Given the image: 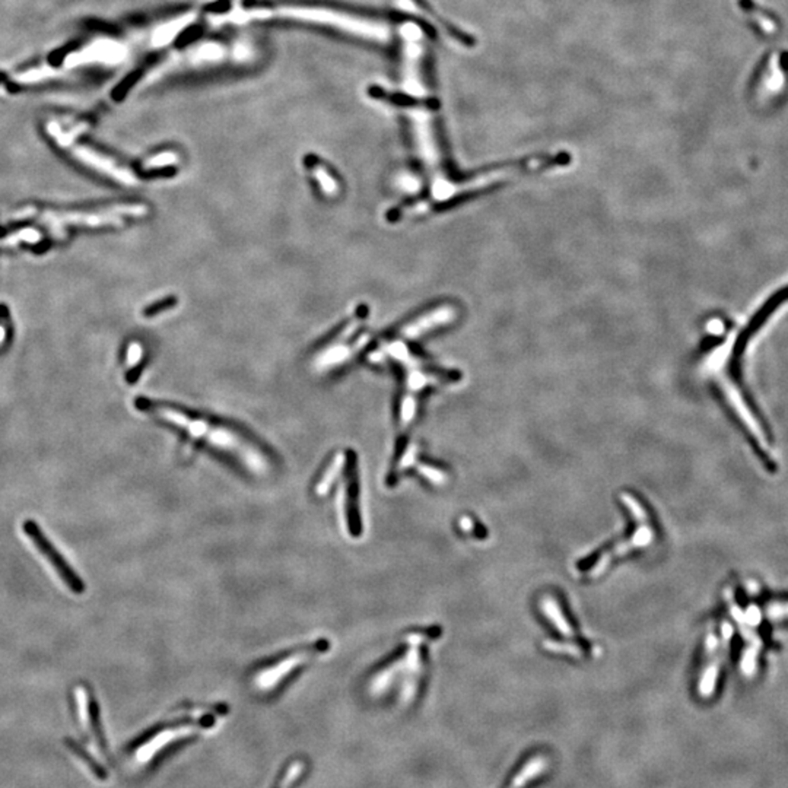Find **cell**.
Masks as SVG:
<instances>
[{
	"label": "cell",
	"instance_id": "8992f818",
	"mask_svg": "<svg viewBox=\"0 0 788 788\" xmlns=\"http://www.w3.org/2000/svg\"><path fill=\"white\" fill-rule=\"evenodd\" d=\"M227 714L225 705H200L195 708H185L176 713L174 718L166 725L155 730L151 738L136 746L133 752V764L136 767L148 765L153 757L168 746L195 738L202 730L210 728L218 718Z\"/></svg>",
	"mask_w": 788,
	"mask_h": 788
},
{
	"label": "cell",
	"instance_id": "7c38bea8",
	"mask_svg": "<svg viewBox=\"0 0 788 788\" xmlns=\"http://www.w3.org/2000/svg\"><path fill=\"white\" fill-rule=\"evenodd\" d=\"M457 317V310L453 306H438L422 315L414 318L399 330V338L404 340L418 339L432 330L440 329L443 325L451 324Z\"/></svg>",
	"mask_w": 788,
	"mask_h": 788
},
{
	"label": "cell",
	"instance_id": "2e32d148",
	"mask_svg": "<svg viewBox=\"0 0 788 788\" xmlns=\"http://www.w3.org/2000/svg\"><path fill=\"white\" fill-rule=\"evenodd\" d=\"M308 168L313 173V177L317 180L320 190L323 192L324 196L328 198H336L340 193V185L339 183L335 180V177L328 171L321 162L311 159L308 161Z\"/></svg>",
	"mask_w": 788,
	"mask_h": 788
},
{
	"label": "cell",
	"instance_id": "d6986e66",
	"mask_svg": "<svg viewBox=\"0 0 788 788\" xmlns=\"http://www.w3.org/2000/svg\"><path fill=\"white\" fill-rule=\"evenodd\" d=\"M40 238H41V235H40V234H38V232H37V231H34V230H31V228H28V230H23V231H19V232H18V234H16V235H14V237H12V235H11V237H8V238H5V239H4V241H2V244H4V246H14V244H16V242H18V241H26V242H36V241H38V239H40Z\"/></svg>",
	"mask_w": 788,
	"mask_h": 788
},
{
	"label": "cell",
	"instance_id": "4fadbf2b",
	"mask_svg": "<svg viewBox=\"0 0 788 788\" xmlns=\"http://www.w3.org/2000/svg\"><path fill=\"white\" fill-rule=\"evenodd\" d=\"M733 630L728 623H724L721 628V639L718 641L714 635L708 641V662H706L705 670L702 673V681L699 684V693L702 696H711L716 689V684L718 679L720 664L723 662L724 645L728 644Z\"/></svg>",
	"mask_w": 788,
	"mask_h": 788
},
{
	"label": "cell",
	"instance_id": "5bb4252c",
	"mask_svg": "<svg viewBox=\"0 0 788 788\" xmlns=\"http://www.w3.org/2000/svg\"><path fill=\"white\" fill-rule=\"evenodd\" d=\"M731 612L735 615V617L739 620L740 623V628H742V634L747 641V648L745 649L743 653V659H742V670L745 674L750 676L753 674L755 669H756V659L759 654V648H760V638L755 634V631L750 628L752 625L746 620L743 612L739 609L738 605H735L731 602Z\"/></svg>",
	"mask_w": 788,
	"mask_h": 788
},
{
	"label": "cell",
	"instance_id": "277c9868",
	"mask_svg": "<svg viewBox=\"0 0 788 788\" xmlns=\"http://www.w3.org/2000/svg\"><path fill=\"white\" fill-rule=\"evenodd\" d=\"M425 632H411L384 664L371 671L365 691L371 699L394 698L401 705H411L416 698L423 674Z\"/></svg>",
	"mask_w": 788,
	"mask_h": 788
},
{
	"label": "cell",
	"instance_id": "5b68a950",
	"mask_svg": "<svg viewBox=\"0 0 788 788\" xmlns=\"http://www.w3.org/2000/svg\"><path fill=\"white\" fill-rule=\"evenodd\" d=\"M386 357H390L399 362L404 369V393L400 400L399 423L403 429H407L415 421L419 394L428 387L455 382L457 372L441 371L429 367L422 358L415 355L411 347L406 345V340L400 338L371 353L369 361L377 362Z\"/></svg>",
	"mask_w": 788,
	"mask_h": 788
},
{
	"label": "cell",
	"instance_id": "6da1fadb",
	"mask_svg": "<svg viewBox=\"0 0 788 788\" xmlns=\"http://www.w3.org/2000/svg\"><path fill=\"white\" fill-rule=\"evenodd\" d=\"M788 306V284L781 285L760 303L742 323L725 330L724 336L705 353L701 372L718 389L725 403L740 423L750 433L757 447L767 454L771 451L767 432L753 412L743 390L742 374L745 357L753 339L775 314Z\"/></svg>",
	"mask_w": 788,
	"mask_h": 788
},
{
	"label": "cell",
	"instance_id": "7402d4cb",
	"mask_svg": "<svg viewBox=\"0 0 788 788\" xmlns=\"http://www.w3.org/2000/svg\"><path fill=\"white\" fill-rule=\"evenodd\" d=\"M174 303H176V301H174V298H170V300L161 301V303H158L156 306H151L149 308H146V310H145V315H153V314H158L159 311H164V310H167V308L173 307V306H174Z\"/></svg>",
	"mask_w": 788,
	"mask_h": 788
},
{
	"label": "cell",
	"instance_id": "44dd1931",
	"mask_svg": "<svg viewBox=\"0 0 788 788\" xmlns=\"http://www.w3.org/2000/svg\"><path fill=\"white\" fill-rule=\"evenodd\" d=\"M142 355H144L142 345L139 342H131L130 346L127 347V367L134 368L141 362Z\"/></svg>",
	"mask_w": 788,
	"mask_h": 788
},
{
	"label": "cell",
	"instance_id": "ffe728a7",
	"mask_svg": "<svg viewBox=\"0 0 788 788\" xmlns=\"http://www.w3.org/2000/svg\"><path fill=\"white\" fill-rule=\"evenodd\" d=\"M765 615L770 620H782L788 619V602H774L770 603L765 609Z\"/></svg>",
	"mask_w": 788,
	"mask_h": 788
},
{
	"label": "cell",
	"instance_id": "9c48e42d",
	"mask_svg": "<svg viewBox=\"0 0 788 788\" xmlns=\"http://www.w3.org/2000/svg\"><path fill=\"white\" fill-rule=\"evenodd\" d=\"M365 315H367V308L361 307L360 311L355 314V317H353L345 325V328L338 333V336L317 353V355L313 360V368L317 372L330 371V369L345 364L346 361L352 360L353 357L357 355V353H360L367 346V343L369 342L368 335L361 336L355 342L347 343L350 340V338L355 335V332L358 330L361 323L365 320Z\"/></svg>",
	"mask_w": 788,
	"mask_h": 788
},
{
	"label": "cell",
	"instance_id": "ac0fdd59",
	"mask_svg": "<svg viewBox=\"0 0 788 788\" xmlns=\"http://www.w3.org/2000/svg\"><path fill=\"white\" fill-rule=\"evenodd\" d=\"M178 161H180V158H178V155H177L176 152H171V151H170V152H162V153H158V155L149 158V159L145 162L144 168H145V170L166 168V167L177 166V164H178Z\"/></svg>",
	"mask_w": 788,
	"mask_h": 788
},
{
	"label": "cell",
	"instance_id": "7a4b0ae2",
	"mask_svg": "<svg viewBox=\"0 0 788 788\" xmlns=\"http://www.w3.org/2000/svg\"><path fill=\"white\" fill-rule=\"evenodd\" d=\"M136 406L183 431L192 441L220 453L232 461L241 472L252 477H267L276 469L274 455L252 437L232 426L190 415L177 407L152 403L145 399L136 401Z\"/></svg>",
	"mask_w": 788,
	"mask_h": 788
},
{
	"label": "cell",
	"instance_id": "e0dca14e",
	"mask_svg": "<svg viewBox=\"0 0 788 788\" xmlns=\"http://www.w3.org/2000/svg\"><path fill=\"white\" fill-rule=\"evenodd\" d=\"M307 772V765L304 760L296 759L285 770L284 775L276 781L271 788H292Z\"/></svg>",
	"mask_w": 788,
	"mask_h": 788
},
{
	"label": "cell",
	"instance_id": "3957f363",
	"mask_svg": "<svg viewBox=\"0 0 788 788\" xmlns=\"http://www.w3.org/2000/svg\"><path fill=\"white\" fill-rule=\"evenodd\" d=\"M313 494L318 500L332 497L340 529L352 539L361 537L364 522L355 453L339 450L325 461L314 479Z\"/></svg>",
	"mask_w": 788,
	"mask_h": 788
},
{
	"label": "cell",
	"instance_id": "ba28073f",
	"mask_svg": "<svg viewBox=\"0 0 788 788\" xmlns=\"http://www.w3.org/2000/svg\"><path fill=\"white\" fill-rule=\"evenodd\" d=\"M252 18H264V16H281L295 21H306L313 23H320L325 26H332V28L340 30L343 33H349L357 37H362L367 40L375 41H384L389 37L387 26L375 22L372 19L357 16L352 14H345L340 11L329 9V8H318V6H279L275 9L260 11L256 9L249 12Z\"/></svg>",
	"mask_w": 788,
	"mask_h": 788
},
{
	"label": "cell",
	"instance_id": "8fae6325",
	"mask_svg": "<svg viewBox=\"0 0 788 788\" xmlns=\"http://www.w3.org/2000/svg\"><path fill=\"white\" fill-rule=\"evenodd\" d=\"M23 531L34 543L40 554L47 559L50 566L54 569V573H56L59 578L66 584V587L76 594L84 593L85 590L84 581L76 576L73 568L65 561V558L58 552V549L51 545V541L44 536L38 524L34 522H26L23 524Z\"/></svg>",
	"mask_w": 788,
	"mask_h": 788
},
{
	"label": "cell",
	"instance_id": "52a82bcc",
	"mask_svg": "<svg viewBox=\"0 0 788 788\" xmlns=\"http://www.w3.org/2000/svg\"><path fill=\"white\" fill-rule=\"evenodd\" d=\"M332 648L328 638H318L308 644L298 645L293 649L259 664L250 671L249 685L259 695H271L288 684L292 676L303 670L307 664L325 656Z\"/></svg>",
	"mask_w": 788,
	"mask_h": 788
},
{
	"label": "cell",
	"instance_id": "9a60e30c",
	"mask_svg": "<svg viewBox=\"0 0 788 788\" xmlns=\"http://www.w3.org/2000/svg\"><path fill=\"white\" fill-rule=\"evenodd\" d=\"M75 155H76L79 159H84L85 162H88V164L94 166L97 170H99V171H102V173H107V174H110L113 178H116L117 181H120V183H123V184L131 185V184L138 183V180H136L134 174H131L130 171H127V170L119 167V166L116 164V162L110 161V159L105 158V156L95 155V153H92V152H90V151H87V149H76Z\"/></svg>",
	"mask_w": 788,
	"mask_h": 788
},
{
	"label": "cell",
	"instance_id": "603a6c76",
	"mask_svg": "<svg viewBox=\"0 0 788 788\" xmlns=\"http://www.w3.org/2000/svg\"><path fill=\"white\" fill-rule=\"evenodd\" d=\"M4 340H5V329L0 325V345L4 343Z\"/></svg>",
	"mask_w": 788,
	"mask_h": 788
},
{
	"label": "cell",
	"instance_id": "30bf717a",
	"mask_svg": "<svg viewBox=\"0 0 788 788\" xmlns=\"http://www.w3.org/2000/svg\"><path fill=\"white\" fill-rule=\"evenodd\" d=\"M76 706H77V716L80 720V727L84 731V742H85V753L91 757L90 762L94 768V772L99 778H105V762L107 756L104 755L101 735L98 728V714L95 702L91 701V696L85 686H77L75 689Z\"/></svg>",
	"mask_w": 788,
	"mask_h": 788
}]
</instances>
